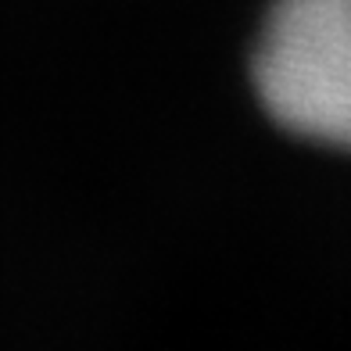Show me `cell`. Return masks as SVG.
Wrapping results in <instances>:
<instances>
[{
    "mask_svg": "<svg viewBox=\"0 0 351 351\" xmlns=\"http://www.w3.org/2000/svg\"><path fill=\"white\" fill-rule=\"evenodd\" d=\"M254 86L291 133L351 151V0H280L258 40Z\"/></svg>",
    "mask_w": 351,
    "mask_h": 351,
    "instance_id": "1",
    "label": "cell"
}]
</instances>
